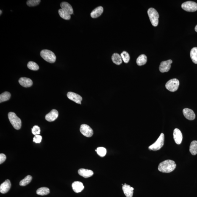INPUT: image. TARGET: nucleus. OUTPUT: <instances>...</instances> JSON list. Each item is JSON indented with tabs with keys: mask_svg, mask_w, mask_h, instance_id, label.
Masks as SVG:
<instances>
[{
	"mask_svg": "<svg viewBox=\"0 0 197 197\" xmlns=\"http://www.w3.org/2000/svg\"><path fill=\"white\" fill-rule=\"evenodd\" d=\"M172 63V61L169 60L163 61L161 62L159 67V70L161 72H167L169 71L171 68V64Z\"/></svg>",
	"mask_w": 197,
	"mask_h": 197,
	"instance_id": "obj_9",
	"label": "nucleus"
},
{
	"mask_svg": "<svg viewBox=\"0 0 197 197\" xmlns=\"http://www.w3.org/2000/svg\"><path fill=\"white\" fill-rule=\"evenodd\" d=\"M80 132L83 135L87 137H91L93 134V129L90 126L86 124H82L80 127Z\"/></svg>",
	"mask_w": 197,
	"mask_h": 197,
	"instance_id": "obj_8",
	"label": "nucleus"
},
{
	"mask_svg": "<svg viewBox=\"0 0 197 197\" xmlns=\"http://www.w3.org/2000/svg\"><path fill=\"white\" fill-rule=\"evenodd\" d=\"M112 60L114 63L117 65L121 64L122 62V59L120 55L115 53L112 55Z\"/></svg>",
	"mask_w": 197,
	"mask_h": 197,
	"instance_id": "obj_21",
	"label": "nucleus"
},
{
	"mask_svg": "<svg viewBox=\"0 0 197 197\" xmlns=\"http://www.w3.org/2000/svg\"><path fill=\"white\" fill-rule=\"evenodd\" d=\"M179 84V81L177 79H172L166 83L165 87L169 91L174 92L178 90Z\"/></svg>",
	"mask_w": 197,
	"mask_h": 197,
	"instance_id": "obj_6",
	"label": "nucleus"
},
{
	"mask_svg": "<svg viewBox=\"0 0 197 197\" xmlns=\"http://www.w3.org/2000/svg\"><path fill=\"white\" fill-rule=\"evenodd\" d=\"M176 164L174 161L168 159L159 164L158 170L162 173H169L173 171L176 168Z\"/></svg>",
	"mask_w": 197,
	"mask_h": 197,
	"instance_id": "obj_1",
	"label": "nucleus"
},
{
	"mask_svg": "<svg viewBox=\"0 0 197 197\" xmlns=\"http://www.w3.org/2000/svg\"><path fill=\"white\" fill-rule=\"evenodd\" d=\"M67 96L71 101H74L76 104H81V101L82 100V98L80 95L73 92H68L67 94Z\"/></svg>",
	"mask_w": 197,
	"mask_h": 197,
	"instance_id": "obj_10",
	"label": "nucleus"
},
{
	"mask_svg": "<svg viewBox=\"0 0 197 197\" xmlns=\"http://www.w3.org/2000/svg\"><path fill=\"white\" fill-rule=\"evenodd\" d=\"M59 113L57 110L53 109L49 113L45 116V120L48 122H53L57 119L58 117Z\"/></svg>",
	"mask_w": 197,
	"mask_h": 197,
	"instance_id": "obj_12",
	"label": "nucleus"
},
{
	"mask_svg": "<svg viewBox=\"0 0 197 197\" xmlns=\"http://www.w3.org/2000/svg\"><path fill=\"white\" fill-rule=\"evenodd\" d=\"M50 193L49 189L46 187L40 188L37 190L36 193L37 195L44 196L49 194Z\"/></svg>",
	"mask_w": 197,
	"mask_h": 197,
	"instance_id": "obj_24",
	"label": "nucleus"
},
{
	"mask_svg": "<svg viewBox=\"0 0 197 197\" xmlns=\"http://www.w3.org/2000/svg\"><path fill=\"white\" fill-rule=\"evenodd\" d=\"M164 142V135L163 133H162L157 141L152 145L149 146L148 148L153 151H158L163 147Z\"/></svg>",
	"mask_w": 197,
	"mask_h": 197,
	"instance_id": "obj_5",
	"label": "nucleus"
},
{
	"mask_svg": "<svg viewBox=\"0 0 197 197\" xmlns=\"http://www.w3.org/2000/svg\"><path fill=\"white\" fill-rule=\"evenodd\" d=\"M183 114L187 119L192 120L195 119V114L193 111L191 109L185 108L183 110Z\"/></svg>",
	"mask_w": 197,
	"mask_h": 197,
	"instance_id": "obj_14",
	"label": "nucleus"
},
{
	"mask_svg": "<svg viewBox=\"0 0 197 197\" xmlns=\"http://www.w3.org/2000/svg\"><path fill=\"white\" fill-rule=\"evenodd\" d=\"M32 177L30 175H28L24 179L20 181V185L21 186H25L27 185L32 181Z\"/></svg>",
	"mask_w": 197,
	"mask_h": 197,
	"instance_id": "obj_28",
	"label": "nucleus"
},
{
	"mask_svg": "<svg viewBox=\"0 0 197 197\" xmlns=\"http://www.w3.org/2000/svg\"><path fill=\"white\" fill-rule=\"evenodd\" d=\"M97 153L100 157H104L106 155L107 151L105 148L104 147H98L97 148Z\"/></svg>",
	"mask_w": 197,
	"mask_h": 197,
	"instance_id": "obj_31",
	"label": "nucleus"
},
{
	"mask_svg": "<svg viewBox=\"0 0 197 197\" xmlns=\"http://www.w3.org/2000/svg\"><path fill=\"white\" fill-rule=\"evenodd\" d=\"M190 56L193 63L197 64V47L192 48L190 52Z\"/></svg>",
	"mask_w": 197,
	"mask_h": 197,
	"instance_id": "obj_25",
	"label": "nucleus"
},
{
	"mask_svg": "<svg viewBox=\"0 0 197 197\" xmlns=\"http://www.w3.org/2000/svg\"><path fill=\"white\" fill-rule=\"evenodd\" d=\"M32 133L34 135H39L40 133V129L38 126L35 125L33 126L32 129Z\"/></svg>",
	"mask_w": 197,
	"mask_h": 197,
	"instance_id": "obj_33",
	"label": "nucleus"
},
{
	"mask_svg": "<svg viewBox=\"0 0 197 197\" xmlns=\"http://www.w3.org/2000/svg\"><path fill=\"white\" fill-rule=\"evenodd\" d=\"M195 31H196V32H197V25H196V26H195Z\"/></svg>",
	"mask_w": 197,
	"mask_h": 197,
	"instance_id": "obj_36",
	"label": "nucleus"
},
{
	"mask_svg": "<svg viewBox=\"0 0 197 197\" xmlns=\"http://www.w3.org/2000/svg\"><path fill=\"white\" fill-rule=\"evenodd\" d=\"M122 190L124 194L126 197H133V188L131 187L130 185L125 184L123 185Z\"/></svg>",
	"mask_w": 197,
	"mask_h": 197,
	"instance_id": "obj_15",
	"label": "nucleus"
},
{
	"mask_svg": "<svg viewBox=\"0 0 197 197\" xmlns=\"http://www.w3.org/2000/svg\"><path fill=\"white\" fill-rule=\"evenodd\" d=\"M8 118L10 122L15 129L19 130L21 129L22 126L21 120L15 113L13 112H9Z\"/></svg>",
	"mask_w": 197,
	"mask_h": 197,
	"instance_id": "obj_3",
	"label": "nucleus"
},
{
	"mask_svg": "<svg viewBox=\"0 0 197 197\" xmlns=\"http://www.w3.org/2000/svg\"><path fill=\"white\" fill-rule=\"evenodd\" d=\"M28 68L30 70L33 71H37L39 69V67L38 64L33 62H29L27 65Z\"/></svg>",
	"mask_w": 197,
	"mask_h": 197,
	"instance_id": "obj_29",
	"label": "nucleus"
},
{
	"mask_svg": "<svg viewBox=\"0 0 197 197\" xmlns=\"http://www.w3.org/2000/svg\"><path fill=\"white\" fill-rule=\"evenodd\" d=\"M60 6L62 10L65 11L70 15L72 14H73V10L72 7L68 3L64 1L61 3Z\"/></svg>",
	"mask_w": 197,
	"mask_h": 197,
	"instance_id": "obj_19",
	"label": "nucleus"
},
{
	"mask_svg": "<svg viewBox=\"0 0 197 197\" xmlns=\"http://www.w3.org/2000/svg\"><path fill=\"white\" fill-rule=\"evenodd\" d=\"M18 82L22 86L26 88L32 86L33 84L32 80L27 77H21L19 80Z\"/></svg>",
	"mask_w": 197,
	"mask_h": 197,
	"instance_id": "obj_17",
	"label": "nucleus"
},
{
	"mask_svg": "<svg viewBox=\"0 0 197 197\" xmlns=\"http://www.w3.org/2000/svg\"><path fill=\"white\" fill-rule=\"evenodd\" d=\"M148 14L150 21L153 26L156 27L159 24V15L155 9L150 8L148 11Z\"/></svg>",
	"mask_w": 197,
	"mask_h": 197,
	"instance_id": "obj_4",
	"label": "nucleus"
},
{
	"mask_svg": "<svg viewBox=\"0 0 197 197\" xmlns=\"http://www.w3.org/2000/svg\"><path fill=\"white\" fill-rule=\"evenodd\" d=\"M173 138L175 142L178 145L180 144L183 140L182 133L179 129H175L173 131Z\"/></svg>",
	"mask_w": 197,
	"mask_h": 197,
	"instance_id": "obj_11",
	"label": "nucleus"
},
{
	"mask_svg": "<svg viewBox=\"0 0 197 197\" xmlns=\"http://www.w3.org/2000/svg\"><path fill=\"white\" fill-rule=\"evenodd\" d=\"M78 172L80 176L85 178L90 177L93 175V172L92 170L83 168L80 169Z\"/></svg>",
	"mask_w": 197,
	"mask_h": 197,
	"instance_id": "obj_18",
	"label": "nucleus"
},
{
	"mask_svg": "<svg viewBox=\"0 0 197 197\" xmlns=\"http://www.w3.org/2000/svg\"><path fill=\"white\" fill-rule=\"evenodd\" d=\"M104 12V8L101 6H99L93 10L91 13V16L93 18H98L101 16Z\"/></svg>",
	"mask_w": 197,
	"mask_h": 197,
	"instance_id": "obj_20",
	"label": "nucleus"
},
{
	"mask_svg": "<svg viewBox=\"0 0 197 197\" xmlns=\"http://www.w3.org/2000/svg\"><path fill=\"white\" fill-rule=\"evenodd\" d=\"M1 13H2V11H1Z\"/></svg>",
	"mask_w": 197,
	"mask_h": 197,
	"instance_id": "obj_37",
	"label": "nucleus"
},
{
	"mask_svg": "<svg viewBox=\"0 0 197 197\" xmlns=\"http://www.w3.org/2000/svg\"><path fill=\"white\" fill-rule=\"evenodd\" d=\"M122 59V60L125 63H127L129 62L130 60V56L129 54L126 51H123L120 54Z\"/></svg>",
	"mask_w": 197,
	"mask_h": 197,
	"instance_id": "obj_30",
	"label": "nucleus"
},
{
	"mask_svg": "<svg viewBox=\"0 0 197 197\" xmlns=\"http://www.w3.org/2000/svg\"><path fill=\"white\" fill-rule=\"evenodd\" d=\"M40 56L45 60L51 63L56 62V57L54 53L49 50L44 49L40 52Z\"/></svg>",
	"mask_w": 197,
	"mask_h": 197,
	"instance_id": "obj_2",
	"label": "nucleus"
},
{
	"mask_svg": "<svg viewBox=\"0 0 197 197\" xmlns=\"http://www.w3.org/2000/svg\"><path fill=\"white\" fill-rule=\"evenodd\" d=\"M72 188L73 191L76 193H79L82 191L84 189V186L80 181H75L72 185Z\"/></svg>",
	"mask_w": 197,
	"mask_h": 197,
	"instance_id": "obj_16",
	"label": "nucleus"
},
{
	"mask_svg": "<svg viewBox=\"0 0 197 197\" xmlns=\"http://www.w3.org/2000/svg\"><path fill=\"white\" fill-rule=\"evenodd\" d=\"M41 1L40 0H29L27 1L26 4L29 7H33L38 5Z\"/></svg>",
	"mask_w": 197,
	"mask_h": 197,
	"instance_id": "obj_32",
	"label": "nucleus"
},
{
	"mask_svg": "<svg viewBox=\"0 0 197 197\" xmlns=\"http://www.w3.org/2000/svg\"><path fill=\"white\" fill-rule=\"evenodd\" d=\"M11 187L10 181L9 180H6L0 186V192L3 194L6 193L10 190Z\"/></svg>",
	"mask_w": 197,
	"mask_h": 197,
	"instance_id": "obj_13",
	"label": "nucleus"
},
{
	"mask_svg": "<svg viewBox=\"0 0 197 197\" xmlns=\"http://www.w3.org/2000/svg\"><path fill=\"white\" fill-rule=\"evenodd\" d=\"M6 159V157L5 154H0V164H1L5 162Z\"/></svg>",
	"mask_w": 197,
	"mask_h": 197,
	"instance_id": "obj_35",
	"label": "nucleus"
},
{
	"mask_svg": "<svg viewBox=\"0 0 197 197\" xmlns=\"http://www.w3.org/2000/svg\"><path fill=\"white\" fill-rule=\"evenodd\" d=\"M42 140V137L41 136L39 135H35L33 138V141L35 142V143H40L41 142Z\"/></svg>",
	"mask_w": 197,
	"mask_h": 197,
	"instance_id": "obj_34",
	"label": "nucleus"
},
{
	"mask_svg": "<svg viewBox=\"0 0 197 197\" xmlns=\"http://www.w3.org/2000/svg\"><path fill=\"white\" fill-rule=\"evenodd\" d=\"M190 151L193 155L197 154V141H193L191 142L190 147Z\"/></svg>",
	"mask_w": 197,
	"mask_h": 197,
	"instance_id": "obj_23",
	"label": "nucleus"
},
{
	"mask_svg": "<svg viewBox=\"0 0 197 197\" xmlns=\"http://www.w3.org/2000/svg\"><path fill=\"white\" fill-rule=\"evenodd\" d=\"M147 62V57L145 54H142L139 56L137 59V64L139 66L145 64Z\"/></svg>",
	"mask_w": 197,
	"mask_h": 197,
	"instance_id": "obj_22",
	"label": "nucleus"
},
{
	"mask_svg": "<svg viewBox=\"0 0 197 197\" xmlns=\"http://www.w3.org/2000/svg\"><path fill=\"white\" fill-rule=\"evenodd\" d=\"M59 14L61 17L65 20H70L71 18V15L67 13L62 9H59Z\"/></svg>",
	"mask_w": 197,
	"mask_h": 197,
	"instance_id": "obj_27",
	"label": "nucleus"
},
{
	"mask_svg": "<svg viewBox=\"0 0 197 197\" xmlns=\"http://www.w3.org/2000/svg\"><path fill=\"white\" fill-rule=\"evenodd\" d=\"M181 7L188 12H195L197 10V4L193 1H187L183 3Z\"/></svg>",
	"mask_w": 197,
	"mask_h": 197,
	"instance_id": "obj_7",
	"label": "nucleus"
},
{
	"mask_svg": "<svg viewBox=\"0 0 197 197\" xmlns=\"http://www.w3.org/2000/svg\"><path fill=\"white\" fill-rule=\"evenodd\" d=\"M11 94L8 92H5L0 95V102L2 103L10 99Z\"/></svg>",
	"mask_w": 197,
	"mask_h": 197,
	"instance_id": "obj_26",
	"label": "nucleus"
}]
</instances>
